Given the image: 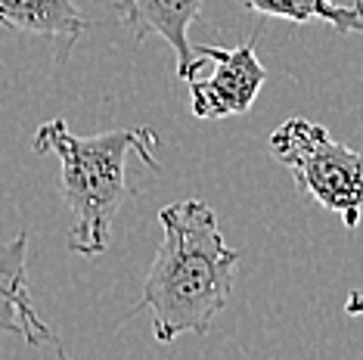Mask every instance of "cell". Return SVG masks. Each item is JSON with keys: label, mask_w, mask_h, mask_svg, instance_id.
<instances>
[{"label": "cell", "mask_w": 363, "mask_h": 360, "mask_svg": "<svg viewBox=\"0 0 363 360\" xmlns=\"http://www.w3.org/2000/svg\"><path fill=\"white\" fill-rule=\"evenodd\" d=\"M0 335H19L28 345L56 342L28 292V233L0 242Z\"/></svg>", "instance_id": "8992f818"}, {"label": "cell", "mask_w": 363, "mask_h": 360, "mask_svg": "<svg viewBox=\"0 0 363 360\" xmlns=\"http://www.w3.org/2000/svg\"><path fill=\"white\" fill-rule=\"evenodd\" d=\"M205 62H214L211 75H193L189 84V103L196 118H230L242 116L258 100L267 72L255 56V44L239 47H196Z\"/></svg>", "instance_id": "277c9868"}, {"label": "cell", "mask_w": 363, "mask_h": 360, "mask_svg": "<svg viewBox=\"0 0 363 360\" xmlns=\"http://www.w3.org/2000/svg\"><path fill=\"white\" fill-rule=\"evenodd\" d=\"M270 155L292 171L301 193L335 211L354 230L363 218V155L329 137L323 125L289 118L270 134Z\"/></svg>", "instance_id": "3957f363"}, {"label": "cell", "mask_w": 363, "mask_h": 360, "mask_svg": "<svg viewBox=\"0 0 363 360\" xmlns=\"http://www.w3.org/2000/svg\"><path fill=\"white\" fill-rule=\"evenodd\" d=\"M60 360H69V357H65V351H60Z\"/></svg>", "instance_id": "30bf717a"}, {"label": "cell", "mask_w": 363, "mask_h": 360, "mask_svg": "<svg viewBox=\"0 0 363 360\" xmlns=\"http://www.w3.org/2000/svg\"><path fill=\"white\" fill-rule=\"evenodd\" d=\"M252 13L289 22H326L338 35H363V0L351 6L333 0H245Z\"/></svg>", "instance_id": "ba28073f"}, {"label": "cell", "mask_w": 363, "mask_h": 360, "mask_svg": "<svg viewBox=\"0 0 363 360\" xmlns=\"http://www.w3.org/2000/svg\"><path fill=\"white\" fill-rule=\"evenodd\" d=\"M0 26L65 40V53H69V47L87 31V19L81 16L75 0H0Z\"/></svg>", "instance_id": "52a82bcc"}, {"label": "cell", "mask_w": 363, "mask_h": 360, "mask_svg": "<svg viewBox=\"0 0 363 360\" xmlns=\"http://www.w3.org/2000/svg\"><path fill=\"white\" fill-rule=\"evenodd\" d=\"M345 310H348L351 317H360L363 314V292H351L348 301H345Z\"/></svg>", "instance_id": "9c48e42d"}, {"label": "cell", "mask_w": 363, "mask_h": 360, "mask_svg": "<svg viewBox=\"0 0 363 360\" xmlns=\"http://www.w3.org/2000/svg\"><path fill=\"white\" fill-rule=\"evenodd\" d=\"M162 242L143 283L140 308L152 314V335L171 345L177 335H205L233 292L239 252L224 242L214 211L186 199L159 211Z\"/></svg>", "instance_id": "6da1fadb"}, {"label": "cell", "mask_w": 363, "mask_h": 360, "mask_svg": "<svg viewBox=\"0 0 363 360\" xmlns=\"http://www.w3.org/2000/svg\"><path fill=\"white\" fill-rule=\"evenodd\" d=\"M115 10L137 40L159 35L174 50L177 75L184 81H189L205 65L196 47L189 44V26L202 13V0H118Z\"/></svg>", "instance_id": "5b68a950"}, {"label": "cell", "mask_w": 363, "mask_h": 360, "mask_svg": "<svg viewBox=\"0 0 363 360\" xmlns=\"http://www.w3.org/2000/svg\"><path fill=\"white\" fill-rule=\"evenodd\" d=\"M35 152H53L60 159V193L72 211L69 249L84 258H96L109 249L112 224L121 202L130 196L128 155H140L152 171H162L155 159L152 128L109 130L96 137H78L65 118H50L38 128Z\"/></svg>", "instance_id": "7a4b0ae2"}]
</instances>
